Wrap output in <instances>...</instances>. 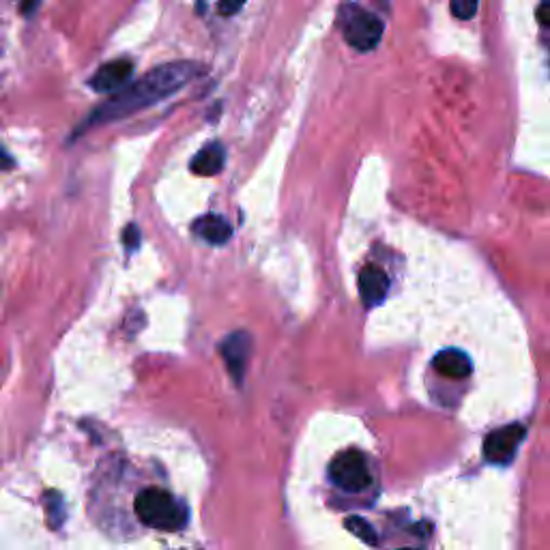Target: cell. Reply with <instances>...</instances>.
Instances as JSON below:
<instances>
[{
	"instance_id": "obj_2",
	"label": "cell",
	"mask_w": 550,
	"mask_h": 550,
	"mask_svg": "<svg viewBox=\"0 0 550 550\" xmlns=\"http://www.w3.org/2000/svg\"><path fill=\"white\" fill-rule=\"evenodd\" d=\"M134 512L140 523L149 529L175 533L187 525V505L164 488H144L136 495Z\"/></svg>"
},
{
	"instance_id": "obj_3",
	"label": "cell",
	"mask_w": 550,
	"mask_h": 550,
	"mask_svg": "<svg viewBox=\"0 0 550 550\" xmlns=\"http://www.w3.org/2000/svg\"><path fill=\"white\" fill-rule=\"evenodd\" d=\"M338 26L349 46L359 52H370L383 37V22L372 11L357 3H342L338 9Z\"/></svg>"
},
{
	"instance_id": "obj_16",
	"label": "cell",
	"mask_w": 550,
	"mask_h": 550,
	"mask_svg": "<svg viewBox=\"0 0 550 550\" xmlns=\"http://www.w3.org/2000/svg\"><path fill=\"white\" fill-rule=\"evenodd\" d=\"M538 20H540L544 26H550V0H544V3L540 5V9H538Z\"/></svg>"
},
{
	"instance_id": "obj_19",
	"label": "cell",
	"mask_w": 550,
	"mask_h": 550,
	"mask_svg": "<svg viewBox=\"0 0 550 550\" xmlns=\"http://www.w3.org/2000/svg\"><path fill=\"white\" fill-rule=\"evenodd\" d=\"M402 550H413V548H402Z\"/></svg>"
},
{
	"instance_id": "obj_5",
	"label": "cell",
	"mask_w": 550,
	"mask_h": 550,
	"mask_svg": "<svg viewBox=\"0 0 550 550\" xmlns=\"http://www.w3.org/2000/svg\"><path fill=\"white\" fill-rule=\"evenodd\" d=\"M523 439L525 428L518 424L490 432L484 441V456L488 462H495V465H508L516 454V447Z\"/></svg>"
},
{
	"instance_id": "obj_18",
	"label": "cell",
	"mask_w": 550,
	"mask_h": 550,
	"mask_svg": "<svg viewBox=\"0 0 550 550\" xmlns=\"http://www.w3.org/2000/svg\"><path fill=\"white\" fill-rule=\"evenodd\" d=\"M13 166H16L13 164V157L3 147H0V170H11Z\"/></svg>"
},
{
	"instance_id": "obj_10",
	"label": "cell",
	"mask_w": 550,
	"mask_h": 550,
	"mask_svg": "<svg viewBox=\"0 0 550 550\" xmlns=\"http://www.w3.org/2000/svg\"><path fill=\"white\" fill-rule=\"evenodd\" d=\"M194 235L211 245H226L233 237V226L222 215L207 213L194 222Z\"/></svg>"
},
{
	"instance_id": "obj_17",
	"label": "cell",
	"mask_w": 550,
	"mask_h": 550,
	"mask_svg": "<svg viewBox=\"0 0 550 550\" xmlns=\"http://www.w3.org/2000/svg\"><path fill=\"white\" fill-rule=\"evenodd\" d=\"M39 5H41V0H22V13L24 16H33Z\"/></svg>"
},
{
	"instance_id": "obj_7",
	"label": "cell",
	"mask_w": 550,
	"mask_h": 550,
	"mask_svg": "<svg viewBox=\"0 0 550 550\" xmlns=\"http://www.w3.org/2000/svg\"><path fill=\"white\" fill-rule=\"evenodd\" d=\"M250 351H252V338L245 334V331L230 334L222 342V357L237 383L243 381L245 366H248V359H250Z\"/></svg>"
},
{
	"instance_id": "obj_15",
	"label": "cell",
	"mask_w": 550,
	"mask_h": 550,
	"mask_svg": "<svg viewBox=\"0 0 550 550\" xmlns=\"http://www.w3.org/2000/svg\"><path fill=\"white\" fill-rule=\"evenodd\" d=\"M245 3H248V0H220V3H217V11H220V16L230 18L237 16Z\"/></svg>"
},
{
	"instance_id": "obj_4",
	"label": "cell",
	"mask_w": 550,
	"mask_h": 550,
	"mask_svg": "<svg viewBox=\"0 0 550 550\" xmlns=\"http://www.w3.org/2000/svg\"><path fill=\"white\" fill-rule=\"evenodd\" d=\"M329 477L331 482L346 492H361L372 484L368 460L357 450H346L331 460Z\"/></svg>"
},
{
	"instance_id": "obj_8",
	"label": "cell",
	"mask_w": 550,
	"mask_h": 550,
	"mask_svg": "<svg viewBox=\"0 0 550 550\" xmlns=\"http://www.w3.org/2000/svg\"><path fill=\"white\" fill-rule=\"evenodd\" d=\"M389 291V278L387 273L379 267H366L359 273V293L364 299L366 308H374L385 299Z\"/></svg>"
},
{
	"instance_id": "obj_13",
	"label": "cell",
	"mask_w": 550,
	"mask_h": 550,
	"mask_svg": "<svg viewBox=\"0 0 550 550\" xmlns=\"http://www.w3.org/2000/svg\"><path fill=\"white\" fill-rule=\"evenodd\" d=\"M452 13L460 20H471L477 13V0H452Z\"/></svg>"
},
{
	"instance_id": "obj_6",
	"label": "cell",
	"mask_w": 550,
	"mask_h": 550,
	"mask_svg": "<svg viewBox=\"0 0 550 550\" xmlns=\"http://www.w3.org/2000/svg\"><path fill=\"white\" fill-rule=\"evenodd\" d=\"M134 76V63L127 59L110 61L101 65L89 80V86L95 93H119L121 89L132 82Z\"/></svg>"
},
{
	"instance_id": "obj_9",
	"label": "cell",
	"mask_w": 550,
	"mask_h": 550,
	"mask_svg": "<svg viewBox=\"0 0 550 550\" xmlns=\"http://www.w3.org/2000/svg\"><path fill=\"white\" fill-rule=\"evenodd\" d=\"M226 164V151L222 147V142H209L207 147H202L194 157H192V172L198 177H215L220 175Z\"/></svg>"
},
{
	"instance_id": "obj_11",
	"label": "cell",
	"mask_w": 550,
	"mask_h": 550,
	"mask_svg": "<svg viewBox=\"0 0 550 550\" xmlns=\"http://www.w3.org/2000/svg\"><path fill=\"white\" fill-rule=\"evenodd\" d=\"M432 366L439 374L447 376V379H465V376H469L473 370L471 359L456 349L441 351L437 357H434Z\"/></svg>"
},
{
	"instance_id": "obj_1",
	"label": "cell",
	"mask_w": 550,
	"mask_h": 550,
	"mask_svg": "<svg viewBox=\"0 0 550 550\" xmlns=\"http://www.w3.org/2000/svg\"><path fill=\"white\" fill-rule=\"evenodd\" d=\"M200 71L202 67L192 61H172L147 71L138 80L129 82L119 93L110 95L104 104H99L91 112V117L80 125V132L121 121L129 117V114H136L144 108L159 104V101L168 99L170 95L179 93L187 84L194 82L200 76Z\"/></svg>"
},
{
	"instance_id": "obj_14",
	"label": "cell",
	"mask_w": 550,
	"mask_h": 550,
	"mask_svg": "<svg viewBox=\"0 0 550 550\" xmlns=\"http://www.w3.org/2000/svg\"><path fill=\"white\" fill-rule=\"evenodd\" d=\"M140 243H142L140 228L136 224L125 226V230H123V245H125V250L127 252H136L140 248Z\"/></svg>"
},
{
	"instance_id": "obj_12",
	"label": "cell",
	"mask_w": 550,
	"mask_h": 550,
	"mask_svg": "<svg viewBox=\"0 0 550 550\" xmlns=\"http://www.w3.org/2000/svg\"><path fill=\"white\" fill-rule=\"evenodd\" d=\"M346 529H349V531H353L355 535H359V538L361 540H364V542H368V544H376V535H374V529L366 523V520L364 518H359V516H353V518H349V520H346Z\"/></svg>"
}]
</instances>
